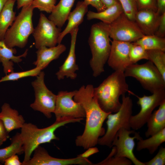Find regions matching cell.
Segmentation results:
<instances>
[{"mask_svg":"<svg viewBox=\"0 0 165 165\" xmlns=\"http://www.w3.org/2000/svg\"><path fill=\"white\" fill-rule=\"evenodd\" d=\"M91 84L83 85L76 90L73 99L79 103L85 113L86 124L82 134L75 140L76 146L86 149L97 144L100 137L105 133L103 123L110 113L103 111L99 106Z\"/></svg>","mask_w":165,"mask_h":165,"instance_id":"1","label":"cell"},{"mask_svg":"<svg viewBox=\"0 0 165 165\" xmlns=\"http://www.w3.org/2000/svg\"><path fill=\"white\" fill-rule=\"evenodd\" d=\"M83 119L82 118H65L56 120L51 125L42 129L31 123H25L20 133L24 154L22 165H24L30 160L35 149L41 144L59 139L55 134L58 128L69 123L80 122Z\"/></svg>","mask_w":165,"mask_h":165,"instance_id":"2","label":"cell"},{"mask_svg":"<svg viewBox=\"0 0 165 165\" xmlns=\"http://www.w3.org/2000/svg\"><path fill=\"white\" fill-rule=\"evenodd\" d=\"M124 72L115 71L97 87L94 92L98 103L105 112L112 113L120 109L121 103L119 98L129 90Z\"/></svg>","mask_w":165,"mask_h":165,"instance_id":"3","label":"cell"},{"mask_svg":"<svg viewBox=\"0 0 165 165\" xmlns=\"http://www.w3.org/2000/svg\"><path fill=\"white\" fill-rule=\"evenodd\" d=\"M110 38L108 24L101 22L92 26L88 43L92 54L90 65L94 77L104 71L111 47Z\"/></svg>","mask_w":165,"mask_h":165,"instance_id":"4","label":"cell"},{"mask_svg":"<svg viewBox=\"0 0 165 165\" xmlns=\"http://www.w3.org/2000/svg\"><path fill=\"white\" fill-rule=\"evenodd\" d=\"M34 9L31 3L22 7L5 35L3 41L8 47L23 48L26 45L34 29L32 20Z\"/></svg>","mask_w":165,"mask_h":165,"instance_id":"5","label":"cell"},{"mask_svg":"<svg viewBox=\"0 0 165 165\" xmlns=\"http://www.w3.org/2000/svg\"><path fill=\"white\" fill-rule=\"evenodd\" d=\"M132 99L125 94L122 96V102L119 110L114 114H110L106 122L107 129L105 134L100 138L97 144L111 148L112 143L118 131L123 128L130 130V119L132 114Z\"/></svg>","mask_w":165,"mask_h":165,"instance_id":"6","label":"cell"},{"mask_svg":"<svg viewBox=\"0 0 165 165\" xmlns=\"http://www.w3.org/2000/svg\"><path fill=\"white\" fill-rule=\"evenodd\" d=\"M124 73L126 77L136 79L145 89L152 93L165 89V79L150 61L141 64H131L127 68Z\"/></svg>","mask_w":165,"mask_h":165,"instance_id":"7","label":"cell"},{"mask_svg":"<svg viewBox=\"0 0 165 165\" xmlns=\"http://www.w3.org/2000/svg\"><path fill=\"white\" fill-rule=\"evenodd\" d=\"M128 92L138 98L137 104L141 107L139 112L132 115L130 119L131 128L135 130L141 128L147 123L154 109L165 101V89L155 91L150 96L144 95L142 97L138 96L130 90Z\"/></svg>","mask_w":165,"mask_h":165,"instance_id":"8","label":"cell"},{"mask_svg":"<svg viewBox=\"0 0 165 165\" xmlns=\"http://www.w3.org/2000/svg\"><path fill=\"white\" fill-rule=\"evenodd\" d=\"M45 74L41 71L36 76V79L31 82L35 95L34 102L30 105L34 110L39 111L47 118L52 117L54 113L57 95L53 94L46 86L44 82Z\"/></svg>","mask_w":165,"mask_h":165,"instance_id":"9","label":"cell"},{"mask_svg":"<svg viewBox=\"0 0 165 165\" xmlns=\"http://www.w3.org/2000/svg\"><path fill=\"white\" fill-rule=\"evenodd\" d=\"M108 31L113 40L131 43L144 35L135 21L129 19L123 12L108 24Z\"/></svg>","mask_w":165,"mask_h":165,"instance_id":"10","label":"cell"},{"mask_svg":"<svg viewBox=\"0 0 165 165\" xmlns=\"http://www.w3.org/2000/svg\"><path fill=\"white\" fill-rule=\"evenodd\" d=\"M76 90L61 91L58 92L54 112L56 120L67 117L83 118L85 117L83 107L73 99Z\"/></svg>","mask_w":165,"mask_h":165,"instance_id":"11","label":"cell"},{"mask_svg":"<svg viewBox=\"0 0 165 165\" xmlns=\"http://www.w3.org/2000/svg\"><path fill=\"white\" fill-rule=\"evenodd\" d=\"M142 139L135 130L121 128L117 133L111 145V147L115 146L116 148L114 156L127 158L135 165H145L143 162L137 158L133 152L135 139L139 140Z\"/></svg>","mask_w":165,"mask_h":165,"instance_id":"12","label":"cell"},{"mask_svg":"<svg viewBox=\"0 0 165 165\" xmlns=\"http://www.w3.org/2000/svg\"><path fill=\"white\" fill-rule=\"evenodd\" d=\"M61 31V28L58 27L44 14L40 13L38 24L32 33L36 48L55 46L58 44Z\"/></svg>","mask_w":165,"mask_h":165,"instance_id":"13","label":"cell"},{"mask_svg":"<svg viewBox=\"0 0 165 165\" xmlns=\"http://www.w3.org/2000/svg\"><path fill=\"white\" fill-rule=\"evenodd\" d=\"M33 156L24 165H91L93 163L88 158L77 156L75 158L63 159L54 157L40 145L34 150Z\"/></svg>","mask_w":165,"mask_h":165,"instance_id":"14","label":"cell"},{"mask_svg":"<svg viewBox=\"0 0 165 165\" xmlns=\"http://www.w3.org/2000/svg\"><path fill=\"white\" fill-rule=\"evenodd\" d=\"M131 42L113 40L107 61L109 67L115 71L124 72L130 62L129 53Z\"/></svg>","mask_w":165,"mask_h":165,"instance_id":"15","label":"cell"},{"mask_svg":"<svg viewBox=\"0 0 165 165\" xmlns=\"http://www.w3.org/2000/svg\"><path fill=\"white\" fill-rule=\"evenodd\" d=\"M78 27L74 29L70 33L71 42L68 55L63 64L59 67L56 73L57 79L60 80L65 77L72 79H75L77 76L76 73L79 70L78 65L76 64L75 53V45Z\"/></svg>","mask_w":165,"mask_h":165,"instance_id":"16","label":"cell"},{"mask_svg":"<svg viewBox=\"0 0 165 165\" xmlns=\"http://www.w3.org/2000/svg\"><path fill=\"white\" fill-rule=\"evenodd\" d=\"M160 15L151 10H138L135 21L144 35H153L157 30Z\"/></svg>","mask_w":165,"mask_h":165,"instance_id":"17","label":"cell"},{"mask_svg":"<svg viewBox=\"0 0 165 165\" xmlns=\"http://www.w3.org/2000/svg\"><path fill=\"white\" fill-rule=\"evenodd\" d=\"M38 49L36 52L37 59L33 64L42 70L52 61L58 59L66 50V47L64 45L60 43L53 47L42 46Z\"/></svg>","mask_w":165,"mask_h":165,"instance_id":"18","label":"cell"},{"mask_svg":"<svg viewBox=\"0 0 165 165\" xmlns=\"http://www.w3.org/2000/svg\"><path fill=\"white\" fill-rule=\"evenodd\" d=\"M88 5L84 1L79 2L74 10L69 13L67 19L68 23L64 30L61 32L58 40V44L64 37L70 33L82 22L84 15L88 12Z\"/></svg>","mask_w":165,"mask_h":165,"instance_id":"19","label":"cell"},{"mask_svg":"<svg viewBox=\"0 0 165 165\" xmlns=\"http://www.w3.org/2000/svg\"><path fill=\"white\" fill-rule=\"evenodd\" d=\"M27 49L22 54L16 56V50L14 48L8 47L4 41H0V62L3 67V72L6 75L14 72L13 63H18L22 61V57H25L28 54Z\"/></svg>","mask_w":165,"mask_h":165,"instance_id":"20","label":"cell"},{"mask_svg":"<svg viewBox=\"0 0 165 165\" xmlns=\"http://www.w3.org/2000/svg\"><path fill=\"white\" fill-rule=\"evenodd\" d=\"M0 119L3 122L8 133L13 130L21 128L25 123L23 117L18 111L12 108L7 103H4L1 107Z\"/></svg>","mask_w":165,"mask_h":165,"instance_id":"21","label":"cell"},{"mask_svg":"<svg viewBox=\"0 0 165 165\" xmlns=\"http://www.w3.org/2000/svg\"><path fill=\"white\" fill-rule=\"evenodd\" d=\"M146 123L148 129L145 136L147 138L165 128V101L160 105L157 110L152 113Z\"/></svg>","mask_w":165,"mask_h":165,"instance_id":"22","label":"cell"},{"mask_svg":"<svg viewBox=\"0 0 165 165\" xmlns=\"http://www.w3.org/2000/svg\"><path fill=\"white\" fill-rule=\"evenodd\" d=\"M75 0H60L55 5L48 19L61 28L67 20Z\"/></svg>","mask_w":165,"mask_h":165,"instance_id":"23","label":"cell"},{"mask_svg":"<svg viewBox=\"0 0 165 165\" xmlns=\"http://www.w3.org/2000/svg\"><path fill=\"white\" fill-rule=\"evenodd\" d=\"M123 12L120 3H119L100 12L88 11L87 19L89 20L94 19H98L104 23L109 24Z\"/></svg>","mask_w":165,"mask_h":165,"instance_id":"24","label":"cell"},{"mask_svg":"<svg viewBox=\"0 0 165 165\" xmlns=\"http://www.w3.org/2000/svg\"><path fill=\"white\" fill-rule=\"evenodd\" d=\"M15 0H9L0 13V41L3 40L9 26L16 18L13 9Z\"/></svg>","mask_w":165,"mask_h":165,"instance_id":"25","label":"cell"},{"mask_svg":"<svg viewBox=\"0 0 165 165\" xmlns=\"http://www.w3.org/2000/svg\"><path fill=\"white\" fill-rule=\"evenodd\" d=\"M165 141V128L149 138L138 140L136 149L139 151L147 149L151 154H152L162 143Z\"/></svg>","mask_w":165,"mask_h":165,"instance_id":"26","label":"cell"},{"mask_svg":"<svg viewBox=\"0 0 165 165\" xmlns=\"http://www.w3.org/2000/svg\"><path fill=\"white\" fill-rule=\"evenodd\" d=\"M24 153L22 140L20 133H17L11 139V143L9 146L0 149V163L4 164L5 160L14 154Z\"/></svg>","mask_w":165,"mask_h":165,"instance_id":"27","label":"cell"},{"mask_svg":"<svg viewBox=\"0 0 165 165\" xmlns=\"http://www.w3.org/2000/svg\"><path fill=\"white\" fill-rule=\"evenodd\" d=\"M139 45L146 50H159L165 52V38L155 35H144L133 42Z\"/></svg>","mask_w":165,"mask_h":165,"instance_id":"28","label":"cell"},{"mask_svg":"<svg viewBox=\"0 0 165 165\" xmlns=\"http://www.w3.org/2000/svg\"><path fill=\"white\" fill-rule=\"evenodd\" d=\"M148 60L151 61L165 79V53L159 50H148Z\"/></svg>","mask_w":165,"mask_h":165,"instance_id":"29","label":"cell"},{"mask_svg":"<svg viewBox=\"0 0 165 165\" xmlns=\"http://www.w3.org/2000/svg\"><path fill=\"white\" fill-rule=\"evenodd\" d=\"M42 70L40 68L36 67L31 69L21 72H13L6 75L0 79V83L7 81H16L29 76H37Z\"/></svg>","mask_w":165,"mask_h":165,"instance_id":"30","label":"cell"},{"mask_svg":"<svg viewBox=\"0 0 165 165\" xmlns=\"http://www.w3.org/2000/svg\"><path fill=\"white\" fill-rule=\"evenodd\" d=\"M116 152V148L113 146L111 152L105 159L96 164L95 165H130L132 162L125 157L114 156Z\"/></svg>","mask_w":165,"mask_h":165,"instance_id":"31","label":"cell"},{"mask_svg":"<svg viewBox=\"0 0 165 165\" xmlns=\"http://www.w3.org/2000/svg\"><path fill=\"white\" fill-rule=\"evenodd\" d=\"M129 56L132 64H136L142 59L148 60L147 51L139 45L131 43Z\"/></svg>","mask_w":165,"mask_h":165,"instance_id":"32","label":"cell"},{"mask_svg":"<svg viewBox=\"0 0 165 165\" xmlns=\"http://www.w3.org/2000/svg\"><path fill=\"white\" fill-rule=\"evenodd\" d=\"M123 12L130 20L135 21L138 11L136 0H119Z\"/></svg>","mask_w":165,"mask_h":165,"instance_id":"33","label":"cell"},{"mask_svg":"<svg viewBox=\"0 0 165 165\" xmlns=\"http://www.w3.org/2000/svg\"><path fill=\"white\" fill-rule=\"evenodd\" d=\"M56 0H33L31 4L34 8L40 11L51 13L53 9Z\"/></svg>","mask_w":165,"mask_h":165,"instance_id":"34","label":"cell"},{"mask_svg":"<svg viewBox=\"0 0 165 165\" xmlns=\"http://www.w3.org/2000/svg\"><path fill=\"white\" fill-rule=\"evenodd\" d=\"M144 163L145 165H164L165 164V148L162 146L160 148L157 153L152 159Z\"/></svg>","mask_w":165,"mask_h":165,"instance_id":"35","label":"cell"},{"mask_svg":"<svg viewBox=\"0 0 165 165\" xmlns=\"http://www.w3.org/2000/svg\"><path fill=\"white\" fill-rule=\"evenodd\" d=\"M138 11L149 9L156 12V0H136Z\"/></svg>","mask_w":165,"mask_h":165,"instance_id":"36","label":"cell"},{"mask_svg":"<svg viewBox=\"0 0 165 165\" xmlns=\"http://www.w3.org/2000/svg\"><path fill=\"white\" fill-rule=\"evenodd\" d=\"M155 35L162 38L165 36V13L160 15L159 23Z\"/></svg>","mask_w":165,"mask_h":165,"instance_id":"37","label":"cell"},{"mask_svg":"<svg viewBox=\"0 0 165 165\" xmlns=\"http://www.w3.org/2000/svg\"><path fill=\"white\" fill-rule=\"evenodd\" d=\"M84 1L88 6L91 5L95 8L97 12L102 11L106 8L100 0H84Z\"/></svg>","mask_w":165,"mask_h":165,"instance_id":"38","label":"cell"},{"mask_svg":"<svg viewBox=\"0 0 165 165\" xmlns=\"http://www.w3.org/2000/svg\"><path fill=\"white\" fill-rule=\"evenodd\" d=\"M4 164L5 165H22V163L20 161L17 155L14 154L6 159Z\"/></svg>","mask_w":165,"mask_h":165,"instance_id":"39","label":"cell"},{"mask_svg":"<svg viewBox=\"0 0 165 165\" xmlns=\"http://www.w3.org/2000/svg\"><path fill=\"white\" fill-rule=\"evenodd\" d=\"M99 150L97 148L95 147H90L82 153L79 154L78 156L85 158H88L91 156L97 153Z\"/></svg>","mask_w":165,"mask_h":165,"instance_id":"40","label":"cell"},{"mask_svg":"<svg viewBox=\"0 0 165 165\" xmlns=\"http://www.w3.org/2000/svg\"><path fill=\"white\" fill-rule=\"evenodd\" d=\"M2 121L0 119V140L5 141L9 136Z\"/></svg>","mask_w":165,"mask_h":165,"instance_id":"41","label":"cell"},{"mask_svg":"<svg viewBox=\"0 0 165 165\" xmlns=\"http://www.w3.org/2000/svg\"><path fill=\"white\" fill-rule=\"evenodd\" d=\"M156 13L160 15L165 13V0H156Z\"/></svg>","mask_w":165,"mask_h":165,"instance_id":"42","label":"cell"},{"mask_svg":"<svg viewBox=\"0 0 165 165\" xmlns=\"http://www.w3.org/2000/svg\"><path fill=\"white\" fill-rule=\"evenodd\" d=\"M104 6L106 8H108L117 3H119V0H100Z\"/></svg>","mask_w":165,"mask_h":165,"instance_id":"43","label":"cell"},{"mask_svg":"<svg viewBox=\"0 0 165 165\" xmlns=\"http://www.w3.org/2000/svg\"><path fill=\"white\" fill-rule=\"evenodd\" d=\"M33 0H16L17 8L19 9L23 7L31 4Z\"/></svg>","mask_w":165,"mask_h":165,"instance_id":"44","label":"cell"},{"mask_svg":"<svg viewBox=\"0 0 165 165\" xmlns=\"http://www.w3.org/2000/svg\"><path fill=\"white\" fill-rule=\"evenodd\" d=\"M9 0H0V13L6 3Z\"/></svg>","mask_w":165,"mask_h":165,"instance_id":"45","label":"cell"},{"mask_svg":"<svg viewBox=\"0 0 165 165\" xmlns=\"http://www.w3.org/2000/svg\"><path fill=\"white\" fill-rule=\"evenodd\" d=\"M3 142L2 141H1V140H0V146H1V145H2V144H3Z\"/></svg>","mask_w":165,"mask_h":165,"instance_id":"46","label":"cell"}]
</instances>
